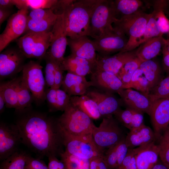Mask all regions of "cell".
Here are the masks:
<instances>
[{
	"label": "cell",
	"mask_w": 169,
	"mask_h": 169,
	"mask_svg": "<svg viewBox=\"0 0 169 169\" xmlns=\"http://www.w3.org/2000/svg\"><path fill=\"white\" fill-rule=\"evenodd\" d=\"M162 36L150 39L136 48V55L142 62L152 59L160 53L164 44Z\"/></svg>",
	"instance_id": "obj_27"
},
{
	"label": "cell",
	"mask_w": 169,
	"mask_h": 169,
	"mask_svg": "<svg viewBox=\"0 0 169 169\" xmlns=\"http://www.w3.org/2000/svg\"><path fill=\"white\" fill-rule=\"evenodd\" d=\"M156 139L154 131L143 124L130 131L125 136V141L129 149H133L155 141Z\"/></svg>",
	"instance_id": "obj_22"
},
{
	"label": "cell",
	"mask_w": 169,
	"mask_h": 169,
	"mask_svg": "<svg viewBox=\"0 0 169 169\" xmlns=\"http://www.w3.org/2000/svg\"><path fill=\"white\" fill-rule=\"evenodd\" d=\"M163 54V68L169 76V53L162 48Z\"/></svg>",
	"instance_id": "obj_51"
},
{
	"label": "cell",
	"mask_w": 169,
	"mask_h": 169,
	"mask_svg": "<svg viewBox=\"0 0 169 169\" xmlns=\"http://www.w3.org/2000/svg\"><path fill=\"white\" fill-rule=\"evenodd\" d=\"M131 88L135 89L148 96L150 92L148 81L143 75L139 77L132 86Z\"/></svg>",
	"instance_id": "obj_46"
},
{
	"label": "cell",
	"mask_w": 169,
	"mask_h": 169,
	"mask_svg": "<svg viewBox=\"0 0 169 169\" xmlns=\"http://www.w3.org/2000/svg\"><path fill=\"white\" fill-rule=\"evenodd\" d=\"M136 48L131 51L119 52L108 56H101L97 54L96 67L117 76L125 64L136 57Z\"/></svg>",
	"instance_id": "obj_16"
},
{
	"label": "cell",
	"mask_w": 169,
	"mask_h": 169,
	"mask_svg": "<svg viewBox=\"0 0 169 169\" xmlns=\"http://www.w3.org/2000/svg\"><path fill=\"white\" fill-rule=\"evenodd\" d=\"M133 149L137 169H151L158 161L159 150L155 141Z\"/></svg>",
	"instance_id": "obj_21"
},
{
	"label": "cell",
	"mask_w": 169,
	"mask_h": 169,
	"mask_svg": "<svg viewBox=\"0 0 169 169\" xmlns=\"http://www.w3.org/2000/svg\"><path fill=\"white\" fill-rule=\"evenodd\" d=\"M168 1H169V0H168Z\"/></svg>",
	"instance_id": "obj_60"
},
{
	"label": "cell",
	"mask_w": 169,
	"mask_h": 169,
	"mask_svg": "<svg viewBox=\"0 0 169 169\" xmlns=\"http://www.w3.org/2000/svg\"><path fill=\"white\" fill-rule=\"evenodd\" d=\"M44 59L46 62L45 71L46 84L48 87L54 88L56 61L46 55Z\"/></svg>",
	"instance_id": "obj_41"
},
{
	"label": "cell",
	"mask_w": 169,
	"mask_h": 169,
	"mask_svg": "<svg viewBox=\"0 0 169 169\" xmlns=\"http://www.w3.org/2000/svg\"><path fill=\"white\" fill-rule=\"evenodd\" d=\"M90 79L91 86L104 91L114 94L124 89L122 82L117 75L96 67L91 73Z\"/></svg>",
	"instance_id": "obj_18"
},
{
	"label": "cell",
	"mask_w": 169,
	"mask_h": 169,
	"mask_svg": "<svg viewBox=\"0 0 169 169\" xmlns=\"http://www.w3.org/2000/svg\"><path fill=\"white\" fill-rule=\"evenodd\" d=\"M6 103L2 93L0 91V113H2L4 111Z\"/></svg>",
	"instance_id": "obj_55"
},
{
	"label": "cell",
	"mask_w": 169,
	"mask_h": 169,
	"mask_svg": "<svg viewBox=\"0 0 169 169\" xmlns=\"http://www.w3.org/2000/svg\"><path fill=\"white\" fill-rule=\"evenodd\" d=\"M96 103L101 117L113 115L120 108L121 103L120 99L114 94L99 90L91 86L85 94Z\"/></svg>",
	"instance_id": "obj_14"
},
{
	"label": "cell",
	"mask_w": 169,
	"mask_h": 169,
	"mask_svg": "<svg viewBox=\"0 0 169 169\" xmlns=\"http://www.w3.org/2000/svg\"><path fill=\"white\" fill-rule=\"evenodd\" d=\"M162 34L158 28L155 16L152 12L146 26L144 32L138 40L136 47L151 38L162 36Z\"/></svg>",
	"instance_id": "obj_37"
},
{
	"label": "cell",
	"mask_w": 169,
	"mask_h": 169,
	"mask_svg": "<svg viewBox=\"0 0 169 169\" xmlns=\"http://www.w3.org/2000/svg\"><path fill=\"white\" fill-rule=\"evenodd\" d=\"M27 58L19 48L11 47L0 54V79L9 78L22 71Z\"/></svg>",
	"instance_id": "obj_12"
},
{
	"label": "cell",
	"mask_w": 169,
	"mask_h": 169,
	"mask_svg": "<svg viewBox=\"0 0 169 169\" xmlns=\"http://www.w3.org/2000/svg\"><path fill=\"white\" fill-rule=\"evenodd\" d=\"M17 78H15L10 80L2 82L0 84V91L4 98L6 107L14 108L15 110L18 106Z\"/></svg>",
	"instance_id": "obj_30"
},
{
	"label": "cell",
	"mask_w": 169,
	"mask_h": 169,
	"mask_svg": "<svg viewBox=\"0 0 169 169\" xmlns=\"http://www.w3.org/2000/svg\"><path fill=\"white\" fill-rule=\"evenodd\" d=\"M116 169H137L133 149H129L126 156Z\"/></svg>",
	"instance_id": "obj_45"
},
{
	"label": "cell",
	"mask_w": 169,
	"mask_h": 169,
	"mask_svg": "<svg viewBox=\"0 0 169 169\" xmlns=\"http://www.w3.org/2000/svg\"><path fill=\"white\" fill-rule=\"evenodd\" d=\"M100 0H79L64 12L67 36L74 39L89 36L91 18Z\"/></svg>",
	"instance_id": "obj_2"
},
{
	"label": "cell",
	"mask_w": 169,
	"mask_h": 169,
	"mask_svg": "<svg viewBox=\"0 0 169 169\" xmlns=\"http://www.w3.org/2000/svg\"><path fill=\"white\" fill-rule=\"evenodd\" d=\"M28 8L19 10L9 18L4 31L0 35V52L9 44L24 33L27 23Z\"/></svg>",
	"instance_id": "obj_10"
},
{
	"label": "cell",
	"mask_w": 169,
	"mask_h": 169,
	"mask_svg": "<svg viewBox=\"0 0 169 169\" xmlns=\"http://www.w3.org/2000/svg\"></svg>",
	"instance_id": "obj_62"
},
{
	"label": "cell",
	"mask_w": 169,
	"mask_h": 169,
	"mask_svg": "<svg viewBox=\"0 0 169 169\" xmlns=\"http://www.w3.org/2000/svg\"><path fill=\"white\" fill-rule=\"evenodd\" d=\"M121 104L150 115L152 102L149 96L131 88L123 89L117 93Z\"/></svg>",
	"instance_id": "obj_19"
},
{
	"label": "cell",
	"mask_w": 169,
	"mask_h": 169,
	"mask_svg": "<svg viewBox=\"0 0 169 169\" xmlns=\"http://www.w3.org/2000/svg\"><path fill=\"white\" fill-rule=\"evenodd\" d=\"M15 123L22 143L38 157L59 156L64 152L62 129L58 119L29 110L19 113Z\"/></svg>",
	"instance_id": "obj_1"
},
{
	"label": "cell",
	"mask_w": 169,
	"mask_h": 169,
	"mask_svg": "<svg viewBox=\"0 0 169 169\" xmlns=\"http://www.w3.org/2000/svg\"><path fill=\"white\" fill-rule=\"evenodd\" d=\"M150 116L156 139L169 125V96L152 102Z\"/></svg>",
	"instance_id": "obj_15"
},
{
	"label": "cell",
	"mask_w": 169,
	"mask_h": 169,
	"mask_svg": "<svg viewBox=\"0 0 169 169\" xmlns=\"http://www.w3.org/2000/svg\"><path fill=\"white\" fill-rule=\"evenodd\" d=\"M61 66L64 71L83 77L91 74L95 68L87 60L71 54L64 57Z\"/></svg>",
	"instance_id": "obj_24"
},
{
	"label": "cell",
	"mask_w": 169,
	"mask_h": 169,
	"mask_svg": "<svg viewBox=\"0 0 169 169\" xmlns=\"http://www.w3.org/2000/svg\"><path fill=\"white\" fill-rule=\"evenodd\" d=\"M113 4L117 18L119 15L121 18L137 12L143 3L140 0H115L113 1Z\"/></svg>",
	"instance_id": "obj_33"
},
{
	"label": "cell",
	"mask_w": 169,
	"mask_h": 169,
	"mask_svg": "<svg viewBox=\"0 0 169 169\" xmlns=\"http://www.w3.org/2000/svg\"><path fill=\"white\" fill-rule=\"evenodd\" d=\"M151 13L139 10L135 13L116 19L113 23L115 32L128 37L126 45L120 52L133 50L136 48L138 40L143 34Z\"/></svg>",
	"instance_id": "obj_3"
},
{
	"label": "cell",
	"mask_w": 169,
	"mask_h": 169,
	"mask_svg": "<svg viewBox=\"0 0 169 169\" xmlns=\"http://www.w3.org/2000/svg\"><path fill=\"white\" fill-rule=\"evenodd\" d=\"M113 115L120 124L130 131L144 124L143 113L131 108L124 110L120 108Z\"/></svg>",
	"instance_id": "obj_26"
},
{
	"label": "cell",
	"mask_w": 169,
	"mask_h": 169,
	"mask_svg": "<svg viewBox=\"0 0 169 169\" xmlns=\"http://www.w3.org/2000/svg\"><path fill=\"white\" fill-rule=\"evenodd\" d=\"M52 31L29 32L16 40L20 51L27 58L44 59L51 43Z\"/></svg>",
	"instance_id": "obj_7"
},
{
	"label": "cell",
	"mask_w": 169,
	"mask_h": 169,
	"mask_svg": "<svg viewBox=\"0 0 169 169\" xmlns=\"http://www.w3.org/2000/svg\"><path fill=\"white\" fill-rule=\"evenodd\" d=\"M142 62L137 57L127 62L120 70L117 76L122 82L123 89H126L132 76Z\"/></svg>",
	"instance_id": "obj_34"
},
{
	"label": "cell",
	"mask_w": 169,
	"mask_h": 169,
	"mask_svg": "<svg viewBox=\"0 0 169 169\" xmlns=\"http://www.w3.org/2000/svg\"><path fill=\"white\" fill-rule=\"evenodd\" d=\"M116 19L113 1L100 0L91 17L89 36L98 39L114 33Z\"/></svg>",
	"instance_id": "obj_5"
},
{
	"label": "cell",
	"mask_w": 169,
	"mask_h": 169,
	"mask_svg": "<svg viewBox=\"0 0 169 169\" xmlns=\"http://www.w3.org/2000/svg\"><path fill=\"white\" fill-rule=\"evenodd\" d=\"M116 145L108 149L104 154V158L108 169H116L121 163L116 151Z\"/></svg>",
	"instance_id": "obj_42"
},
{
	"label": "cell",
	"mask_w": 169,
	"mask_h": 169,
	"mask_svg": "<svg viewBox=\"0 0 169 169\" xmlns=\"http://www.w3.org/2000/svg\"><path fill=\"white\" fill-rule=\"evenodd\" d=\"M151 169H169V167L161 161L157 162Z\"/></svg>",
	"instance_id": "obj_56"
},
{
	"label": "cell",
	"mask_w": 169,
	"mask_h": 169,
	"mask_svg": "<svg viewBox=\"0 0 169 169\" xmlns=\"http://www.w3.org/2000/svg\"><path fill=\"white\" fill-rule=\"evenodd\" d=\"M56 14L51 9H37L32 10L28 14V20L38 21L53 17Z\"/></svg>",
	"instance_id": "obj_43"
},
{
	"label": "cell",
	"mask_w": 169,
	"mask_h": 169,
	"mask_svg": "<svg viewBox=\"0 0 169 169\" xmlns=\"http://www.w3.org/2000/svg\"><path fill=\"white\" fill-rule=\"evenodd\" d=\"M128 40L125 35L115 32L112 34L92 41L97 54L105 56L122 51Z\"/></svg>",
	"instance_id": "obj_17"
},
{
	"label": "cell",
	"mask_w": 169,
	"mask_h": 169,
	"mask_svg": "<svg viewBox=\"0 0 169 169\" xmlns=\"http://www.w3.org/2000/svg\"><path fill=\"white\" fill-rule=\"evenodd\" d=\"M62 130L64 151L68 153L89 160L104 155L98 149L93 138L74 136Z\"/></svg>",
	"instance_id": "obj_9"
},
{
	"label": "cell",
	"mask_w": 169,
	"mask_h": 169,
	"mask_svg": "<svg viewBox=\"0 0 169 169\" xmlns=\"http://www.w3.org/2000/svg\"></svg>",
	"instance_id": "obj_61"
},
{
	"label": "cell",
	"mask_w": 169,
	"mask_h": 169,
	"mask_svg": "<svg viewBox=\"0 0 169 169\" xmlns=\"http://www.w3.org/2000/svg\"><path fill=\"white\" fill-rule=\"evenodd\" d=\"M143 75V73L139 68L134 72L127 88H131L132 86L141 76Z\"/></svg>",
	"instance_id": "obj_53"
},
{
	"label": "cell",
	"mask_w": 169,
	"mask_h": 169,
	"mask_svg": "<svg viewBox=\"0 0 169 169\" xmlns=\"http://www.w3.org/2000/svg\"><path fill=\"white\" fill-rule=\"evenodd\" d=\"M164 44L169 45V39H166L164 38Z\"/></svg>",
	"instance_id": "obj_57"
},
{
	"label": "cell",
	"mask_w": 169,
	"mask_h": 169,
	"mask_svg": "<svg viewBox=\"0 0 169 169\" xmlns=\"http://www.w3.org/2000/svg\"><path fill=\"white\" fill-rule=\"evenodd\" d=\"M13 10L12 8H0V26L2 23L13 14Z\"/></svg>",
	"instance_id": "obj_50"
},
{
	"label": "cell",
	"mask_w": 169,
	"mask_h": 169,
	"mask_svg": "<svg viewBox=\"0 0 169 169\" xmlns=\"http://www.w3.org/2000/svg\"><path fill=\"white\" fill-rule=\"evenodd\" d=\"M49 162L48 166L49 169H59V160L57 157L53 156L48 157Z\"/></svg>",
	"instance_id": "obj_52"
},
{
	"label": "cell",
	"mask_w": 169,
	"mask_h": 169,
	"mask_svg": "<svg viewBox=\"0 0 169 169\" xmlns=\"http://www.w3.org/2000/svg\"><path fill=\"white\" fill-rule=\"evenodd\" d=\"M167 129L169 131V126H168V128H167Z\"/></svg>",
	"instance_id": "obj_59"
},
{
	"label": "cell",
	"mask_w": 169,
	"mask_h": 169,
	"mask_svg": "<svg viewBox=\"0 0 169 169\" xmlns=\"http://www.w3.org/2000/svg\"><path fill=\"white\" fill-rule=\"evenodd\" d=\"M64 71L61 64L56 61L54 88L58 89L61 87L64 78L63 76Z\"/></svg>",
	"instance_id": "obj_48"
},
{
	"label": "cell",
	"mask_w": 169,
	"mask_h": 169,
	"mask_svg": "<svg viewBox=\"0 0 169 169\" xmlns=\"http://www.w3.org/2000/svg\"><path fill=\"white\" fill-rule=\"evenodd\" d=\"M17 90L18 106L15 111L19 114L29 110L34 99L32 93L21 77L17 78Z\"/></svg>",
	"instance_id": "obj_31"
},
{
	"label": "cell",
	"mask_w": 169,
	"mask_h": 169,
	"mask_svg": "<svg viewBox=\"0 0 169 169\" xmlns=\"http://www.w3.org/2000/svg\"><path fill=\"white\" fill-rule=\"evenodd\" d=\"M91 86L90 82L87 81L85 77L67 72L64 77L61 87L71 96L85 95Z\"/></svg>",
	"instance_id": "obj_23"
},
{
	"label": "cell",
	"mask_w": 169,
	"mask_h": 169,
	"mask_svg": "<svg viewBox=\"0 0 169 169\" xmlns=\"http://www.w3.org/2000/svg\"><path fill=\"white\" fill-rule=\"evenodd\" d=\"M90 161L89 169H108L103 156L95 157Z\"/></svg>",
	"instance_id": "obj_49"
},
{
	"label": "cell",
	"mask_w": 169,
	"mask_h": 169,
	"mask_svg": "<svg viewBox=\"0 0 169 169\" xmlns=\"http://www.w3.org/2000/svg\"><path fill=\"white\" fill-rule=\"evenodd\" d=\"M169 96V76L161 79L150 91L149 97L154 100Z\"/></svg>",
	"instance_id": "obj_39"
},
{
	"label": "cell",
	"mask_w": 169,
	"mask_h": 169,
	"mask_svg": "<svg viewBox=\"0 0 169 169\" xmlns=\"http://www.w3.org/2000/svg\"><path fill=\"white\" fill-rule=\"evenodd\" d=\"M68 45L71 54L84 59L91 63L95 67L97 64V54L92 40L87 36L68 39Z\"/></svg>",
	"instance_id": "obj_20"
},
{
	"label": "cell",
	"mask_w": 169,
	"mask_h": 169,
	"mask_svg": "<svg viewBox=\"0 0 169 169\" xmlns=\"http://www.w3.org/2000/svg\"><path fill=\"white\" fill-rule=\"evenodd\" d=\"M29 156L19 150L2 161L0 169H25Z\"/></svg>",
	"instance_id": "obj_32"
},
{
	"label": "cell",
	"mask_w": 169,
	"mask_h": 169,
	"mask_svg": "<svg viewBox=\"0 0 169 169\" xmlns=\"http://www.w3.org/2000/svg\"><path fill=\"white\" fill-rule=\"evenodd\" d=\"M156 22L162 34L169 33V19L166 16L162 11H156L153 10Z\"/></svg>",
	"instance_id": "obj_44"
},
{
	"label": "cell",
	"mask_w": 169,
	"mask_h": 169,
	"mask_svg": "<svg viewBox=\"0 0 169 169\" xmlns=\"http://www.w3.org/2000/svg\"><path fill=\"white\" fill-rule=\"evenodd\" d=\"M61 160L66 169H89L90 161L71 155L65 151L61 155Z\"/></svg>",
	"instance_id": "obj_38"
},
{
	"label": "cell",
	"mask_w": 169,
	"mask_h": 169,
	"mask_svg": "<svg viewBox=\"0 0 169 169\" xmlns=\"http://www.w3.org/2000/svg\"><path fill=\"white\" fill-rule=\"evenodd\" d=\"M14 6L13 0H0V8H12Z\"/></svg>",
	"instance_id": "obj_54"
},
{
	"label": "cell",
	"mask_w": 169,
	"mask_h": 169,
	"mask_svg": "<svg viewBox=\"0 0 169 169\" xmlns=\"http://www.w3.org/2000/svg\"><path fill=\"white\" fill-rule=\"evenodd\" d=\"M92 136L97 148L103 154L125 137L120 123L113 115L103 117L99 126L94 125Z\"/></svg>",
	"instance_id": "obj_6"
},
{
	"label": "cell",
	"mask_w": 169,
	"mask_h": 169,
	"mask_svg": "<svg viewBox=\"0 0 169 169\" xmlns=\"http://www.w3.org/2000/svg\"><path fill=\"white\" fill-rule=\"evenodd\" d=\"M166 14L168 16V17H169V12H167V13H166ZM168 34L169 35V33H168Z\"/></svg>",
	"instance_id": "obj_58"
},
{
	"label": "cell",
	"mask_w": 169,
	"mask_h": 169,
	"mask_svg": "<svg viewBox=\"0 0 169 169\" xmlns=\"http://www.w3.org/2000/svg\"><path fill=\"white\" fill-rule=\"evenodd\" d=\"M159 139V157L161 161L169 167V131L167 129Z\"/></svg>",
	"instance_id": "obj_40"
},
{
	"label": "cell",
	"mask_w": 169,
	"mask_h": 169,
	"mask_svg": "<svg viewBox=\"0 0 169 169\" xmlns=\"http://www.w3.org/2000/svg\"><path fill=\"white\" fill-rule=\"evenodd\" d=\"M70 103L92 119L97 120L101 117L96 103L86 94L71 96Z\"/></svg>",
	"instance_id": "obj_28"
},
{
	"label": "cell",
	"mask_w": 169,
	"mask_h": 169,
	"mask_svg": "<svg viewBox=\"0 0 169 169\" xmlns=\"http://www.w3.org/2000/svg\"><path fill=\"white\" fill-rule=\"evenodd\" d=\"M25 169H49L42 159L34 158L29 156L25 166Z\"/></svg>",
	"instance_id": "obj_47"
},
{
	"label": "cell",
	"mask_w": 169,
	"mask_h": 169,
	"mask_svg": "<svg viewBox=\"0 0 169 169\" xmlns=\"http://www.w3.org/2000/svg\"><path fill=\"white\" fill-rule=\"evenodd\" d=\"M58 0H13L14 6L19 10L26 8L32 10L37 9H51L53 10Z\"/></svg>",
	"instance_id": "obj_35"
},
{
	"label": "cell",
	"mask_w": 169,
	"mask_h": 169,
	"mask_svg": "<svg viewBox=\"0 0 169 169\" xmlns=\"http://www.w3.org/2000/svg\"><path fill=\"white\" fill-rule=\"evenodd\" d=\"M139 68L148 81L150 91L162 79L161 69L155 60L151 59L142 62Z\"/></svg>",
	"instance_id": "obj_29"
},
{
	"label": "cell",
	"mask_w": 169,
	"mask_h": 169,
	"mask_svg": "<svg viewBox=\"0 0 169 169\" xmlns=\"http://www.w3.org/2000/svg\"><path fill=\"white\" fill-rule=\"evenodd\" d=\"M22 143L18 129L15 124H0V160L1 161L19 150Z\"/></svg>",
	"instance_id": "obj_13"
},
{
	"label": "cell",
	"mask_w": 169,
	"mask_h": 169,
	"mask_svg": "<svg viewBox=\"0 0 169 169\" xmlns=\"http://www.w3.org/2000/svg\"><path fill=\"white\" fill-rule=\"evenodd\" d=\"M58 17H53L38 21L28 20L24 33L29 32H44L51 31Z\"/></svg>",
	"instance_id": "obj_36"
},
{
	"label": "cell",
	"mask_w": 169,
	"mask_h": 169,
	"mask_svg": "<svg viewBox=\"0 0 169 169\" xmlns=\"http://www.w3.org/2000/svg\"><path fill=\"white\" fill-rule=\"evenodd\" d=\"M42 68L39 62L31 60L25 64L22 71V79L38 105L45 100L46 82Z\"/></svg>",
	"instance_id": "obj_8"
},
{
	"label": "cell",
	"mask_w": 169,
	"mask_h": 169,
	"mask_svg": "<svg viewBox=\"0 0 169 169\" xmlns=\"http://www.w3.org/2000/svg\"><path fill=\"white\" fill-rule=\"evenodd\" d=\"M52 33L51 43L46 55L61 64L64 58L67 46L68 45L64 12L61 14L58 15Z\"/></svg>",
	"instance_id": "obj_11"
},
{
	"label": "cell",
	"mask_w": 169,
	"mask_h": 169,
	"mask_svg": "<svg viewBox=\"0 0 169 169\" xmlns=\"http://www.w3.org/2000/svg\"><path fill=\"white\" fill-rule=\"evenodd\" d=\"M58 120L62 129L70 135L93 138L92 119L71 103Z\"/></svg>",
	"instance_id": "obj_4"
},
{
	"label": "cell",
	"mask_w": 169,
	"mask_h": 169,
	"mask_svg": "<svg viewBox=\"0 0 169 169\" xmlns=\"http://www.w3.org/2000/svg\"><path fill=\"white\" fill-rule=\"evenodd\" d=\"M71 96L59 88H49L45 90V99L50 112L64 111L70 103Z\"/></svg>",
	"instance_id": "obj_25"
}]
</instances>
